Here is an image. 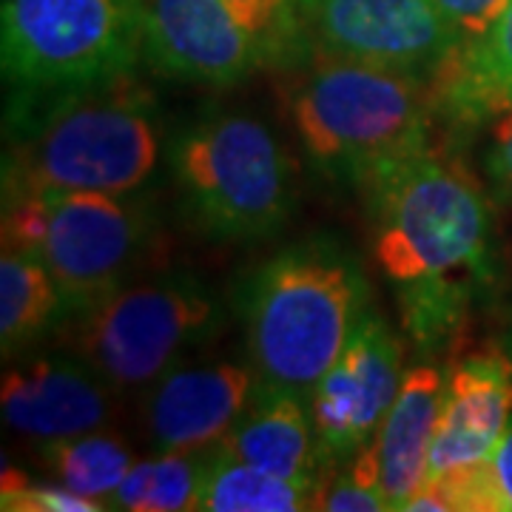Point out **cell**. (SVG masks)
I'll return each mask as SVG.
<instances>
[{"mask_svg": "<svg viewBox=\"0 0 512 512\" xmlns=\"http://www.w3.org/2000/svg\"><path fill=\"white\" fill-rule=\"evenodd\" d=\"M359 191L373 259L396 293L404 333L436 356L501 276L493 197L436 143L384 165Z\"/></svg>", "mask_w": 512, "mask_h": 512, "instance_id": "6da1fadb", "label": "cell"}, {"mask_svg": "<svg viewBox=\"0 0 512 512\" xmlns=\"http://www.w3.org/2000/svg\"><path fill=\"white\" fill-rule=\"evenodd\" d=\"M160 160V109L134 74L46 97H9L3 200L40 191L134 194Z\"/></svg>", "mask_w": 512, "mask_h": 512, "instance_id": "7a4b0ae2", "label": "cell"}, {"mask_svg": "<svg viewBox=\"0 0 512 512\" xmlns=\"http://www.w3.org/2000/svg\"><path fill=\"white\" fill-rule=\"evenodd\" d=\"M370 308L373 291L362 259L328 234L279 248L234 288L256 379L308 399Z\"/></svg>", "mask_w": 512, "mask_h": 512, "instance_id": "3957f363", "label": "cell"}, {"mask_svg": "<svg viewBox=\"0 0 512 512\" xmlns=\"http://www.w3.org/2000/svg\"><path fill=\"white\" fill-rule=\"evenodd\" d=\"M288 111L311 165L330 183L362 185L407 154L433 146V83L350 60L311 57Z\"/></svg>", "mask_w": 512, "mask_h": 512, "instance_id": "277c9868", "label": "cell"}, {"mask_svg": "<svg viewBox=\"0 0 512 512\" xmlns=\"http://www.w3.org/2000/svg\"><path fill=\"white\" fill-rule=\"evenodd\" d=\"M165 160L185 222L211 242H259L296 211L299 180L288 148L245 111H211L168 143Z\"/></svg>", "mask_w": 512, "mask_h": 512, "instance_id": "5b68a950", "label": "cell"}, {"mask_svg": "<svg viewBox=\"0 0 512 512\" xmlns=\"http://www.w3.org/2000/svg\"><path fill=\"white\" fill-rule=\"evenodd\" d=\"M157 239L160 214L143 191H40L3 200V245L37 256L72 313L143 274Z\"/></svg>", "mask_w": 512, "mask_h": 512, "instance_id": "8992f818", "label": "cell"}, {"mask_svg": "<svg viewBox=\"0 0 512 512\" xmlns=\"http://www.w3.org/2000/svg\"><path fill=\"white\" fill-rule=\"evenodd\" d=\"M225 325L214 288L194 271L134 276L117 291L72 313L63 348L80 356L117 390H146L191 350L208 345Z\"/></svg>", "mask_w": 512, "mask_h": 512, "instance_id": "52a82bcc", "label": "cell"}, {"mask_svg": "<svg viewBox=\"0 0 512 512\" xmlns=\"http://www.w3.org/2000/svg\"><path fill=\"white\" fill-rule=\"evenodd\" d=\"M0 63L9 97L134 74L143 63V0H3Z\"/></svg>", "mask_w": 512, "mask_h": 512, "instance_id": "ba28073f", "label": "cell"}, {"mask_svg": "<svg viewBox=\"0 0 512 512\" xmlns=\"http://www.w3.org/2000/svg\"><path fill=\"white\" fill-rule=\"evenodd\" d=\"M305 60L328 57L436 83L464 35L430 0H296Z\"/></svg>", "mask_w": 512, "mask_h": 512, "instance_id": "9c48e42d", "label": "cell"}, {"mask_svg": "<svg viewBox=\"0 0 512 512\" xmlns=\"http://www.w3.org/2000/svg\"><path fill=\"white\" fill-rule=\"evenodd\" d=\"M404 350L376 308L365 313L339 359L311 390V416L325 470H336L376 439L404 379Z\"/></svg>", "mask_w": 512, "mask_h": 512, "instance_id": "30bf717a", "label": "cell"}, {"mask_svg": "<svg viewBox=\"0 0 512 512\" xmlns=\"http://www.w3.org/2000/svg\"><path fill=\"white\" fill-rule=\"evenodd\" d=\"M143 63L157 77L208 89L268 69L225 0H143Z\"/></svg>", "mask_w": 512, "mask_h": 512, "instance_id": "8fae6325", "label": "cell"}, {"mask_svg": "<svg viewBox=\"0 0 512 512\" xmlns=\"http://www.w3.org/2000/svg\"><path fill=\"white\" fill-rule=\"evenodd\" d=\"M256 387L251 362H177L143 393V427L154 453H211L231 433Z\"/></svg>", "mask_w": 512, "mask_h": 512, "instance_id": "7c38bea8", "label": "cell"}, {"mask_svg": "<svg viewBox=\"0 0 512 512\" xmlns=\"http://www.w3.org/2000/svg\"><path fill=\"white\" fill-rule=\"evenodd\" d=\"M114 396L117 390L66 348L20 356L0 384L6 427L35 444L106 430L114 419Z\"/></svg>", "mask_w": 512, "mask_h": 512, "instance_id": "4fadbf2b", "label": "cell"}, {"mask_svg": "<svg viewBox=\"0 0 512 512\" xmlns=\"http://www.w3.org/2000/svg\"><path fill=\"white\" fill-rule=\"evenodd\" d=\"M512 424V359L504 348L481 350L447 367L427 481L493 456Z\"/></svg>", "mask_w": 512, "mask_h": 512, "instance_id": "5bb4252c", "label": "cell"}, {"mask_svg": "<svg viewBox=\"0 0 512 512\" xmlns=\"http://www.w3.org/2000/svg\"><path fill=\"white\" fill-rule=\"evenodd\" d=\"M217 450L274 476L296 481L328 478L319 458L311 399L305 393L259 379L251 402Z\"/></svg>", "mask_w": 512, "mask_h": 512, "instance_id": "9a60e30c", "label": "cell"}, {"mask_svg": "<svg viewBox=\"0 0 512 512\" xmlns=\"http://www.w3.org/2000/svg\"><path fill=\"white\" fill-rule=\"evenodd\" d=\"M433 97L436 117L453 137L493 126L512 109V0L501 18L439 74Z\"/></svg>", "mask_w": 512, "mask_h": 512, "instance_id": "2e32d148", "label": "cell"}, {"mask_svg": "<svg viewBox=\"0 0 512 512\" xmlns=\"http://www.w3.org/2000/svg\"><path fill=\"white\" fill-rule=\"evenodd\" d=\"M444 384H447V367H410L404 373L396 402L390 404L373 439L382 464V484L390 510H404V504L427 481Z\"/></svg>", "mask_w": 512, "mask_h": 512, "instance_id": "e0dca14e", "label": "cell"}, {"mask_svg": "<svg viewBox=\"0 0 512 512\" xmlns=\"http://www.w3.org/2000/svg\"><path fill=\"white\" fill-rule=\"evenodd\" d=\"M69 299L52 271L20 248L3 245L0 256V350L3 362L32 353L69 319Z\"/></svg>", "mask_w": 512, "mask_h": 512, "instance_id": "ac0fdd59", "label": "cell"}, {"mask_svg": "<svg viewBox=\"0 0 512 512\" xmlns=\"http://www.w3.org/2000/svg\"><path fill=\"white\" fill-rule=\"evenodd\" d=\"M328 481V478H325ZM325 481H296L265 473L254 464L208 453L200 510L205 512H305L319 510Z\"/></svg>", "mask_w": 512, "mask_h": 512, "instance_id": "d6986e66", "label": "cell"}, {"mask_svg": "<svg viewBox=\"0 0 512 512\" xmlns=\"http://www.w3.org/2000/svg\"><path fill=\"white\" fill-rule=\"evenodd\" d=\"M37 461L60 487L100 501L109 510V498L137 464L126 441L94 430L72 439L37 444Z\"/></svg>", "mask_w": 512, "mask_h": 512, "instance_id": "ffe728a7", "label": "cell"}, {"mask_svg": "<svg viewBox=\"0 0 512 512\" xmlns=\"http://www.w3.org/2000/svg\"><path fill=\"white\" fill-rule=\"evenodd\" d=\"M208 453H154L137 461L109 498V510L183 512L200 510Z\"/></svg>", "mask_w": 512, "mask_h": 512, "instance_id": "44dd1931", "label": "cell"}, {"mask_svg": "<svg viewBox=\"0 0 512 512\" xmlns=\"http://www.w3.org/2000/svg\"><path fill=\"white\" fill-rule=\"evenodd\" d=\"M424 487L439 493L444 512H512V424L493 456Z\"/></svg>", "mask_w": 512, "mask_h": 512, "instance_id": "7402d4cb", "label": "cell"}, {"mask_svg": "<svg viewBox=\"0 0 512 512\" xmlns=\"http://www.w3.org/2000/svg\"><path fill=\"white\" fill-rule=\"evenodd\" d=\"M254 37L265 66L296 69L305 63V46L296 18V0H225Z\"/></svg>", "mask_w": 512, "mask_h": 512, "instance_id": "603a6c76", "label": "cell"}, {"mask_svg": "<svg viewBox=\"0 0 512 512\" xmlns=\"http://www.w3.org/2000/svg\"><path fill=\"white\" fill-rule=\"evenodd\" d=\"M319 510L325 512H384L390 510L382 484V464L376 444L370 441L365 450L330 470Z\"/></svg>", "mask_w": 512, "mask_h": 512, "instance_id": "cb8c5ba5", "label": "cell"}, {"mask_svg": "<svg viewBox=\"0 0 512 512\" xmlns=\"http://www.w3.org/2000/svg\"><path fill=\"white\" fill-rule=\"evenodd\" d=\"M0 507L6 512H100L106 510L100 501L77 495L57 481L37 484L18 467H6L0 478Z\"/></svg>", "mask_w": 512, "mask_h": 512, "instance_id": "d4e9b609", "label": "cell"}, {"mask_svg": "<svg viewBox=\"0 0 512 512\" xmlns=\"http://www.w3.org/2000/svg\"><path fill=\"white\" fill-rule=\"evenodd\" d=\"M484 185L498 208H512V109L493 123V140L484 151Z\"/></svg>", "mask_w": 512, "mask_h": 512, "instance_id": "484cf974", "label": "cell"}, {"mask_svg": "<svg viewBox=\"0 0 512 512\" xmlns=\"http://www.w3.org/2000/svg\"><path fill=\"white\" fill-rule=\"evenodd\" d=\"M430 3L464 35V46H467L501 18L510 0H430Z\"/></svg>", "mask_w": 512, "mask_h": 512, "instance_id": "4316f807", "label": "cell"}, {"mask_svg": "<svg viewBox=\"0 0 512 512\" xmlns=\"http://www.w3.org/2000/svg\"><path fill=\"white\" fill-rule=\"evenodd\" d=\"M501 348L504 353L512 359V311H510V319H507V328H504V339H501Z\"/></svg>", "mask_w": 512, "mask_h": 512, "instance_id": "83f0119b", "label": "cell"}]
</instances>
